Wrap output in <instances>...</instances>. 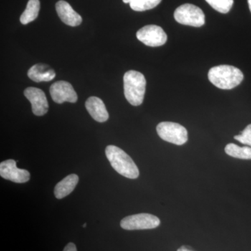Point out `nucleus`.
Instances as JSON below:
<instances>
[{
	"instance_id": "1",
	"label": "nucleus",
	"mask_w": 251,
	"mask_h": 251,
	"mask_svg": "<svg viewBox=\"0 0 251 251\" xmlns=\"http://www.w3.org/2000/svg\"><path fill=\"white\" fill-rule=\"evenodd\" d=\"M208 77L211 83L221 90H232L240 85L244 74L233 66L219 65L210 69Z\"/></svg>"
},
{
	"instance_id": "2",
	"label": "nucleus",
	"mask_w": 251,
	"mask_h": 251,
	"mask_svg": "<svg viewBox=\"0 0 251 251\" xmlns=\"http://www.w3.org/2000/svg\"><path fill=\"white\" fill-rule=\"evenodd\" d=\"M105 155L112 168L119 174L128 178L136 179L139 176V170L131 158L122 149L109 145L105 149Z\"/></svg>"
},
{
	"instance_id": "3",
	"label": "nucleus",
	"mask_w": 251,
	"mask_h": 251,
	"mask_svg": "<svg viewBox=\"0 0 251 251\" xmlns=\"http://www.w3.org/2000/svg\"><path fill=\"white\" fill-rule=\"evenodd\" d=\"M146 79L143 74L130 70L124 75L125 96L129 103L138 106L143 103L146 90Z\"/></svg>"
},
{
	"instance_id": "4",
	"label": "nucleus",
	"mask_w": 251,
	"mask_h": 251,
	"mask_svg": "<svg viewBox=\"0 0 251 251\" xmlns=\"http://www.w3.org/2000/svg\"><path fill=\"white\" fill-rule=\"evenodd\" d=\"M176 22L184 25L200 27L205 23V15L202 10L196 5L185 4L181 5L174 13Z\"/></svg>"
},
{
	"instance_id": "5",
	"label": "nucleus",
	"mask_w": 251,
	"mask_h": 251,
	"mask_svg": "<svg viewBox=\"0 0 251 251\" xmlns=\"http://www.w3.org/2000/svg\"><path fill=\"white\" fill-rule=\"evenodd\" d=\"M156 131L165 141L182 145L188 141V131L185 127L175 122H163L158 124Z\"/></svg>"
},
{
	"instance_id": "6",
	"label": "nucleus",
	"mask_w": 251,
	"mask_h": 251,
	"mask_svg": "<svg viewBox=\"0 0 251 251\" xmlns=\"http://www.w3.org/2000/svg\"><path fill=\"white\" fill-rule=\"evenodd\" d=\"M161 224L160 219L150 214H138L127 216L121 221L120 226L126 230H139L156 228Z\"/></svg>"
},
{
	"instance_id": "7",
	"label": "nucleus",
	"mask_w": 251,
	"mask_h": 251,
	"mask_svg": "<svg viewBox=\"0 0 251 251\" xmlns=\"http://www.w3.org/2000/svg\"><path fill=\"white\" fill-rule=\"evenodd\" d=\"M136 36L138 40L150 47L164 45L168 39L166 33L156 25H149L141 28L137 32Z\"/></svg>"
},
{
	"instance_id": "8",
	"label": "nucleus",
	"mask_w": 251,
	"mask_h": 251,
	"mask_svg": "<svg viewBox=\"0 0 251 251\" xmlns=\"http://www.w3.org/2000/svg\"><path fill=\"white\" fill-rule=\"evenodd\" d=\"M50 94L55 103L61 104L64 102L75 103L77 95L73 86L67 81H57L51 85Z\"/></svg>"
},
{
	"instance_id": "9",
	"label": "nucleus",
	"mask_w": 251,
	"mask_h": 251,
	"mask_svg": "<svg viewBox=\"0 0 251 251\" xmlns=\"http://www.w3.org/2000/svg\"><path fill=\"white\" fill-rule=\"evenodd\" d=\"M0 176L15 183H26L30 179V173L26 170L20 169L16 161L9 159L0 163Z\"/></svg>"
},
{
	"instance_id": "10",
	"label": "nucleus",
	"mask_w": 251,
	"mask_h": 251,
	"mask_svg": "<svg viewBox=\"0 0 251 251\" xmlns=\"http://www.w3.org/2000/svg\"><path fill=\"white\" fill-rule=\"evenodd\" d=\"M26 98L31 104L33 113L36 116H43L49 110V103L44 91L36 87H27L24 91Z\"/></svg>"
},
{
	"instance_id": "11",
	"label": "nucleus",
	"mask_w": 251,
	"mask_h": 251,
	"mask_svg": "<svg viewBox=\"0 0 251 251\" xmlns=\"http://www.w3.org/2000/svg\"><path fill=\"white\" fill-rule=\"evenodd\" d=\"M55 7L57 15L64 24L72 27H76L82 23V17L76 11H74L67 1L60 0L57 1Z\"/></svg>"
},
{
	"instance_id": "12",
	"label": "nucleus",
	"mask_w": 251,
	"mask_h": 251,
	"mask_svg": "<svg viewBox=\"0 0 251 251\" xmlns=\"http://www.w3.org/2000/svg\"><path fill=\"white\" fill-rule=\"evenodd\" d=\"M86 109L92 118L98 122H105L108 120L109 114L101 99L91 97L85 103Z\"/></svg>"
},
{
	"instance_id": "13",
	"label": "nucleus",
	"mask_w": 251,
	"mask_h": 251,
	"mask_svg": "<svg viewBox=\"0 0 251 251\" xmlns=\"http://www.w3.org/2000/svg\"><path fill=\"white\" fill-rule=\"evenodd\" d=\"M27 75L31 80L36 82H49L53 80L56 74L49 65L37 64L31 67L27 72Z\"/></svg>"
},
{
	"instance_id": "14",
	"label": "nucleus",
	"mask_w": 251,
	"mask_h": 251,
	"mask_svg": "<svg viewBox=\"0 0 251 251\" xmlns=\"http://www.w3.org/2000/svg\"><path fill=\"white\" fill-rule=\"evenodd\" d=\"M78 181L79 177L76 175L72 174L66 176L54 188V193L56 198L62 199L69 196L75 189Z\"/></svg>"
},
{
	"instance_id": "15",
	"label": "nucleus",
	"mask_w": 251,
	"mask_h": 251,
	"mask_svg": "<svg viewBox=\"0 0 251 251\" xmlns=\"http://www.w3.org/2000/svg\"><path fill=\"white\" fill-rule=\"evenodd\" d=\"M40 6L39 0H29L26 9L20 18L21 23L23 25H27L34 21L39 16Z\"/></svg>"
},
{
	"instance_id": "16",
	"label": "nucleus",
	"mask_w": 251,
	"mask_h": 251,
	"mask_svg": "<svg viewBox=\"0 0 251 251\" xmlns=\"http://www.w3.org/2000/svg\"><path fill=\"white\" fill-rule=\"evenodd\" d=\"M225 151L229 156L240 159H251V148L249 147L238 146L234 143L227 145L225 148Z\"/></svg>"
},
{
	"instance_id": "17",
	"label": "nucleus",
	"mask_w": 251,
	"mask_h": 251,
	"mask_svg": "<svg viewBox=\"0 0 251 251\" xmlns=\"http://www.w3.org/2000/svg\"><path fill=\"white\" fill-rule=\"evenodd\" d=\"M161 0H131L130 8L135 11H145L152 9L161 3Z\"/></svg>"
},
{
	"instance_id": "18",
	"label": "nucleus",
	"mask_w": 251,
	"mask_h": 251,
	"mask_svg": "<svg viewBox=\"0 0 251 251\" xmlns=\"http://www.w3.org/2000/svg\"><path fill=\"white\" fill-rule=\"evenodd\" d=\"M213 9L221 14H227L232 9L234 0H205Z\"/></svg>"
},
{
	"instance_id": "19",
	"label": "nucleus",
	"mask_w": 251,
	"mask_h": 251,
	"mask_svg": "<svg viewBox=\"0 0 251 251\" xmlns=\"http://www.w3.org/2000/svg\"><path fill=\"white\" fill-rule=\"evenodd\" d=\"M234 139L251 148V125H248L240 135H235Z\"/></svg>"
},
{
	"instance_id": "20",
	"label": "nucleus",
	"mask_w": 251,
	"mask_h": 251,
	"mask_svg": "<svg viewBox=\"0 0 251 251\" xmlns=\"http://www.w3.org/2000/svg\"><path fill=\"white\" fill-rule=\"evenodd\" d=\"M64 251H76L77 249L74 243H69L64 249Z\"/></svg>"
},
{
	"instance_id": "21",
	"label": "nucleus",
	"mask_w": 251,
	"mask_h": 251,
	"mask_svg": "<svg viewBox=\"0 0 251 251\" xmlns=\"http://www.w3.org/2000/svg\"><path fill=\"white\" fill-rule=\"evenodd\" d=\"M178 251H193V249H188L187 247H182L178 249Z\"/></svg>"
},
{
	"instance_id": "22",
	"label": "nucleus",
	"mask_w": 251,
	"mask_h": 251,
	"mask_svg": "<svg viewBox=\"0 0 251 251\" xmlns=\"http://www.w3.org/2000/svg\"><path fill=\"white\" fill-rule=\"evenodd\" d=\"M248 3H249V9H250V11L251 12V0H248Z\"/></svg>"
},
{
	"instance_id": "23",
	"label": "nucleus",
	"mask_w": 251,
	"mask_h": 251,
	"mask_svg": "<svg viewBox=\"0 0 251 251\" xmlns=\"http://www.w3.org/2000/svg\"><path fill=\"white\" fill-rule=\"evenodd\" d=\"M86 226H87V224H85L83 225V226H82V227H86Z\"/></svg>"
}]
</instances>
